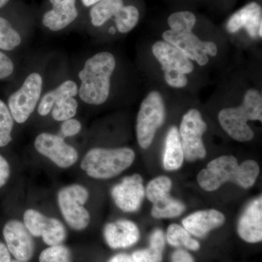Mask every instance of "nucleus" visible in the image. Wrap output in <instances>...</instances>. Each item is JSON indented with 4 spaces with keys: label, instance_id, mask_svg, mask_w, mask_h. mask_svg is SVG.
Listing matches in <instances>:
<instances>
[{
    "label": "nucleus",
    "instance_id": "obj_6",
    "mask_svg": "<svg viewBox=\"0 0 262 262\" xmlns=\"http://www.w3.org/2000/svg\"><path fill=\"white\" fill-rule=\"evenodd\" d=\"M151 51L161 65L166 83L174 89L186 87L188 84L187 75L194 70L192 61L178 48L164 40L155 42Z\"/></svg>",
    "mask_w": 262,
    "mask_h": 262
},
{
    "label": "nucleus",
    "instance_id": "obj_34",
    "mask_svg": "<svg viewBox=\"0 0 262 262\" xmlns=\"http://www.w3.org/2000/svg\"><path fill=\"white\" fill-rule=\"evenodd\" d=\"M11 165L8 159L0 153V189H3L9 182L11 177Z\"/></svg>",
    "mask_w": 262,
    "mask_h": 262
},
{
    "label": "nucleus",
    "instance_id": "obj_8",
    "mask_svg": "<svg viewBox=\"0 0 262 262\" xmlns=\"http://www.w3.org/2000/svg\"><path fill=\"white\" fill-rule=\"evenodd\" d=\"M89 190L80 184H71L58 192V204L63 220L70 228L82 231L89 227L91 215L84 208L89 201Z\"/></svg>",
    "mask_w": 262,
    "mask_h": 262
},
{
    "label": "nucleus",
    "instance_id": "obj_21",
    "mask_svg": "<svg viewBox=\"0 0 262 262\" xmlns=\"http://www.w3.org/2000/svg\"><path fill=\"white\" fill-rule=\"evenodd\" d=\"M78 89L77 84L74 81H64L56 89L42 96L38 106V113L41 116H47L57 101L63 98L75 97L78 94Z\"/></svg>",
    "mask_w": 262,
    "mask_h": 262
},
{
    "label": "nucleus",
    "instance_id": "obj_30",
    "mask_svg": "<svg viewBox=\"0 0 262 262\" xmlns=\"http://www.w3.org/2000/svg\"><path fill=\"white\" fill-rule=\"evenodd\" d=\"M172 189V182L170 178L161 176L157 177L148 184L145 189V196L151 203L158 201L160 198L170 194Z\"/></svg>",
    "mask_w": 262,
    "mask_h": 262
},
{
    "label": "nucleus",
    "instance_id": "obj_1",
    "mask_svg": "<svg viewBox=\"0 0 262 262\" xmlns=\"http://www.w3.org/2000/svg\"><path fill=\"white\" fill-rule=\"evenodd\" d=\"M196 20L192 12H176L168 17L170 29L163 32V39L178 48L191 61L203 67L209 62L208 56H216L218 48L214 42L202 40L192 32Z\"/></svg>",
    "mask_w": 262,
    "mask_h": 262
},
{
    "label": "nucleus",
    "instance_id": "obj_32",
    "mask_svg": "<svg viewBox=\"0 0 262 262\" xmlns=\"http://www.w3.org/2000/svg\"><path fill=\"white\" fill-rule=\"evenodd\" d=\"M15 65L5 51L0 50V80H4L13 75Z\"/></svg>",
    "mask_w": 262,
    "mask_h": 262
},
{
    "label": "nucleus",
    "instance_id": "obj_5",
    "mask_svg": "<svg viewBox=\"0 0 262 262\" xmlns=\"http://www.w3.org/2000/svg\"><path fill=\"white\" fill-rule=\"evenodd\" d=\"M135 158V152L130 148L96 147L86 153L80 167L91 178L108 179L117 177L128 168Z\"/></svg>",
    "mask_w": 262,
    "mask_h": 262
},
{
    "label": "nucleus",
    "instance_id": "obj_33",
    "mask_svg": "<svg viewBox=\"0 0 262 262\" xmlns=\"http://www.w3.org/2000/svg\"><path fill=\"white\" fill-rule=\"evenodd\" d=\"M82 129V124L76 119L71 118L62 122L61 133L63 137H72L80 133Z\"/></svg>",
    "mask_w": 262,
    "mask_h": 262
},
{
    "label": "nucleus",
    "instance_id": "obj_39",
    "mask_svg": "<svg viewBox=\"0 0 262 262\" xmlns=\"http://www.w3.org/2000/svg\"><path fill=\"white\" fill-rule=\"evenodd\" d=\"M10 0H0V9L4 8L9 3Z\"/></svg>",
    "mask_w": 262,
    "mask_h": 262
},
{
    "label": "nucleus",
    "instance_id": "obj_28",
    "mask_svg": "<svg viewBox=\"0 0 262 262\" xmlns=\"http://www.w3.org/2000/svg\"><path fill=\"white\" fill-rule=\"evenodd\" d=\"M15 120L7 103L0 99V148L6 147L13 141Z\"/></svg>",
    "mask_w": 262,
    "mask_h": 262
},
{
    "label": "nucleus",
    "instance_id": "obj_40",
    "mask_svg": "<svg viewBox=\"0 0 262 262\" xmlns=\"http://www.w3.org/2000/svg\"><path fill=\"white\" fill-rule=\"evenodd\" d=\"M10 262H28V261H20V260L15 259V260H11V261H10Z\"/></svg>",
    "mask_w": 262,
    "mask_h": 262
},
{
    "label": "nucleus",
    "instance_id": "obj_35",
    "mask_svg": "<svg viewBox=\"0 0 262 262\" xmlns=\"http://www.w3.org/2000/svg\"><path fill=\"white\" fill-rule=\"evenodd\" d=\"M172 262H194L192 255L184 251V250H178L175 251L172 255Z\"/></svg>",
    "mask_w": 262,
    "mask_h": 262
},
{
    "label": "nucleus",
    "instance_id": "obj_36",
    "mask_svg": "<svg viewBox=\"0 0 262 262\" xmlns=\"http://www.w3.org/2000/svg\"><path fill=\"white\" fill-rule=\"evenodd\" d=\"M11 261V254L8 251L6 245L0 241V262Z\"/></svg>",
    "mask_w": 262,
    "mask_h": 262
},
{
    "label": "nucleus",
    "instance_id": "obj_26",
    "mask_svg": "<svg viewBox=\"0 0 262 262\" xmlns=\"http://www.w3.org/2000/svg\"><path fill=\"white\" fill-rule=\"evenodd\" d=\"M21 43V37L8 19L0 16V50L11 51Z\"/></svg>",
    "mask_w": 262,
    "mask_h": 262
},
{
    "label": "nucleus",
    "instance_id": "obj_2",
    "mask_svg": "<svg viewBox=\"0 0 262 262\" xmlns=\"http://www.w3.org/2000/svg\"><path fill=\"white\" fill-rule=\"evenodd\" d=\"M259 167L256 161L246 160L241 165L232 155H223L212 160L198 173V184L207 192H213L227 182L248 189L256 182Z\"/></svg>",
    "mask_w": 262,
    "mask_h": 262
},
{
    "label": "nucleus",
    "instance_id": "obj_9",
    "mask_svg": "<svg viewBox=\"0 0 262 262\" xmlns=\"http://www.w3.org/2000/svg\"><path fill=\"white\" fill-rule=\"evenodd\" d=\"M207 127L201 113L196 108H191L183 116L179 133L184 159L188 162H194L206 158V149L203 136Z\"/></svg>",
    "mask_w": 262,
    "mask_h": 262
},
{
    "label": "nucleus",
    "instance_id": "obj_29",
    "mask_svg": "<svg viewBox=\"0 0 262 262\" xmlns=\"http://www.w3.org/2000/svg\"><path fill=\"white\" fill-rule=\"evenodd\" d=\"M77 108L78 102L75 97L62 98L53 105L51 112L52 117L56 121H65L75 116Z\"/></svg>",
    "mask_w": 262,
    "mask_h": 262
},
{
    "label": "nucleus",
    "instance_id": "obj_24",
    "mask_svg": "<svg viewBox=\"0 0 262 262\" xmlns=\"http://www.w3.org/2000/svg\"><path fill=\"white\" fill-rule=\"evenodd\" d=\"M184 210L185 206L182 202L168 194L153 203L151 215L155 219L175 218L182 215Z\"/></svg>",
    "mask_w": 262,
    "mask_h": 262
},
{
    "label": "nucleus",
    "instance_id": "obj_4",
    "mask_svg": "<svg viewBox=\"0 0 262 262\" xmlns=\"http://www.w3.org/2000/svg\"><path fill=\"white\" fill-rule=\"evenodd\" d=\"M218 119L221 126L234 140L239 142L252 140L254 133L248 122L262 121L261 93L255 89H248L239 106L223 108L219 113Z\"/></svg>",
    "mask_w": 262,
    "mask_h": 262
},
{
    "label": "nucleus",
    "instance_id": "obj_10",
    "mask_svg": "<svg viewBox=\"0 0 262 262\" xmlns=\"http://www.w3.org/2000/svg\"><path fill=\"white\" fill-rule=\"evenodd\" d=\"M42 84L41 75L34 72L27 77L20 89L10 95L7 105L15 122L24 123L34 113L40 99Z\"/></svg>",
    "mask_w": 262,
    "mask_h": 262
},
{
    "label": "nucleus",
    "instance_id": "obj_38",
    "mask_svg": "<svg viewBox=\"0 0 262 262\" xmlns=\"http://www.w3.org/2000/svg\"><path fill=\"white\" fill-rule=\"evenodd\" d=\"M101 0H82V4L85 7L93 6Z\"/></svg>",
    "mask_w": 262,
    "mask_h": 262
},
{
    "label": "nucleus",
    "instance_id": "obj_12",
    "mask_svg": "<svg viewBox=\"0 0 262 262\" xmlns=\"http://www.w3.org/2000/svg\"><path fill=\"white\" fill-rule=\"evenodd\" d=\"M34 148L37 152L61 168H68L75 165L79 154L74 146L67 144L61 136L42 133L34 140Z\"/></svg>",
    "mask_w": 262,
    "mask_h": 262
},
{
    "label": "nucleus",
    "instance_id": "obj_31",
    "mask_svg": "<svg viewBox=\"0 0 262 262\" xmlns=\"http://www.w3.org/2000/svg\"><path fill=\"white\" fill-rule=\"evenodd\" d=\"M39 262H72V254L63 245L49 246L41 252Z\"/></svg>",
    "mask_w": 262,
    "mask_h": 262
},
{
    "label": "nucleus",
    "instance_id": "obj_17",
    "mask_svg": "<svg viewBox=\"0 0 262 262\" xmlns=\"http://www.w3.org/2000/svg\"><path fill=\"white\" fill-rule=\"evenodd\" d=\"M106 244L113 249L134 246L139 241L140 232L135 223L122 220L106 224L103 229Z\"/></svg>",
    "mask_w": 262,
    "mask_h": 262
},
{
    "label": "nucleus",
    "instance_id": "obj_11",
    "mask_svg": "<svg viewBox=\"0 0 262 262\" xmlns=\"http://www.w3.org/2000/svg\"><path fill=\"white\" fill-rule=\"evenodd\" d=\"M23 222L33 237H42L48 246L61 245L67 238V230L61 221L37 210L30 208L24 212Z\"/></svg>",
    "mask_w": 262,
    "mask_h": 262
},
{
    "label": "nucleus",
    "instance_id": "obj_3",
    "mask_svg": "<svg viewBox=\"0 0 262 262\" xmlns=\"http://www.w3.org/2000/svg\"><path fill=\"white\" fill-rule=\"evenodd\" d=\"M115 67L116 60L110 52H100L89 58L78 75L81 100L91 105L104 103L110 96L111 77Z\"/></svg>",
    "mask_w": 262,
    "mask_h": 262
},
{
    "label": "nucleus",
    "instance_id": "obj_15",
    "mask_svg": "<svg viewBox=\"0 0 262 262\" xmlns=\"http://www.w3.org/2000/svg\"><path fill=\"white\" fill-rule=\"evenodd\" d=\"M246 29L250 37L253 39L262 37V10L258 3L253 2L246 5L229 18L226 25L227 32L230 34Z\"/></svg>",
    "mask_w": 262,
    "mask_h": 262
},
{
    "label": "nucleus",
    "instance_id": "obj_16",
    "mask_svg": "<svg viewBox=\"0 0 262 262\" xmlns=\"http://www.w3.org/2000/svg\"><path fill=\"white\" fill-rule=\"evenodd\" d=\"M239 237L246 242L256 244L262 239V198L258 196L246 207L237 224Z\"/></svg>",
    "mask_w": 262,
    "mask_h": 262
},
{
    "label": "nucleus",
    "instance_id": "obj_22",
    "mask_svg": "<svg viewBox=\"0 0 262 262\" xmlns=\"http://www.w3.org/2000/svg\"><path fill=\"white\" fill-rule=\"evenodd\" d=\"M149 247L133 253L135 262H162L165 248V235L161 229H156L150 236Z\"/></svg>",
    "mask_w": 262,
    "mask_h": 262
},
{
    "label": "nucleus",
    "instance_id": "obj_13",
    "mask_svg": "<svg viewBox=\"0 0 262 262\" xmlns=\"http://www.w3.org/2000/svg\"><path fill=\"white\" fill-rule=\"evenodd\" d=\"M3 235L8 251L15 259L28 261L33 257L34 239L23 222L17 220L7 221L3 226Z\"/></svg>",
    "mask_w": 262,
    "mask_h": 262
},
{
    "label": "nucleus",
    "instance_id": "obj_37",
    "mask_svg": "<svg viewBox=\"0 0 262 262\" xmlns=\"http://www.w3.org/2000/svg\"><path fill=\"white\" fill-rule=\"evenodd\" d=\"M108 262H135L132 256L125 253H120L113 256Z\"/></svg>",
    "mask_w": 262,
    "mask_h": 262
},
{
    "label": "nucleus",
    "instance_id": "obj_23",
    "mask_svg": "<svg viewBox=\"0 0 262 262\" xmlns=\"http://www.w3.org/2000/svg\"><path fill=\"white\" fill-rule=\"evenodd\" d=\"M123 6V0H101L93 5L90 11L91 23L94 27H101L115 16Z\"/></svg>",
    "mask_w": 262,
    "mask_h": 262
},
{
    "label": "nucleus",
    "instance_id": "obj_25",
    "mask_svg": "<svg viewBox=\"0 0 262 262\" xmlns=\"http://www.w3.org/2000/svg\"><path fill=\"white\" fill-rule=\"evenodd\" d=\"M166 239L169 244L175 247L184 246L192 251L200 249V244L192 238L189 232L180 225H170L167 230Z\"/></svg>",
    "mask_w": 262,
    "mask_h": 262
},
{
    "label": "nucleus",
    "instance_id": "obj_19",
    "mask_svg": "<svg viewBox=\"0 0 262 262\" xmlns=\"http://www.w3.org/2000/svg\"><path fill=\"white\" fill-rule=\"evenodd\" d=\"M225 216L222 212L215 209L196 211L188 215L182 221L184 228L193 235L204 237L210 231L224 225Z\"/></svg>",
    "mask_w": 262,
    "mask_h": 262
},
{
    "label": "nucleus",
    "instance_id": "obj_27",
    "mask_svg": "<svg viewBox=\"0 0 262 262\" xmlns=\"http://www.w3.org/2000/svg\"><path fill=\"white\" fill-rule=\"evenodd\" d=\"M139 20V11L134 5H124L115 16L117 30L122 34L135 28Z\"/></svg>",
    "mask_w": 262,
    "mask_h": 262
},
{
    "label": "nucleus",
    "instance_id": "obj_20",
    "mask_svg": "<svg viewBox=\"0 0 262 262\" xmlns=\"http://www.w3.org/2000/svg\"><path fill=\"white\" fill-rule=\"evenodd\" d=\"M184 151L179 136V129L176 126L170 127L165 139L163 154V166L167 170H177L184 163Z\"/></svg>",
    "mask_w": 262,
    "mask_h": 262
},
{
    "label": "nucleus",
    "instance_id": "obj_7",
    "mask_svg": "<svg viewBox=\"0 0 262 262\" xmlns=\"http://www.w3.org/2000/svg\"><path fill=\"white\" fill-rule=\"evenodd\" d=\"M165 117L166 110L163 96L158 91H151L141 102L136 119V137L142 149L151 146Z\"/></svg>",
    "mask_w": 262,
    "mask_h": 262
},
{
    "label": "nucleus",
    "instance_id": "obj_18",
    "mask_svg": "<svg viewBox=\"0 0 262 262\" xmlns=\"http://www.w3.org/2000/svg\"><path fill=\"white\" fill-rule=\"evenodd\" d=\"M53 8L43 15L42 24L53 32L62 30L78 17L76 0H50Z\"/></svg>",
    "mask_w": 262,
    "mask_h": 262
},
{
    "label": "nucleus",
    "instance_id": "obj_14",
    "mask_svg": "<svg viewBox=\"0 0 262 262\" xmlns=\"http://www.w3.org/2000/svg\"><path fill=\"white\" fill-rule=\"evenodd\" d=\"M111 194L115 204L122 211H137L145 196L142 177L139 174L125 177L114 186Z\"/></svg>",
    "mask_w": 262,
    "mask_h": 262
}]
</instances>
